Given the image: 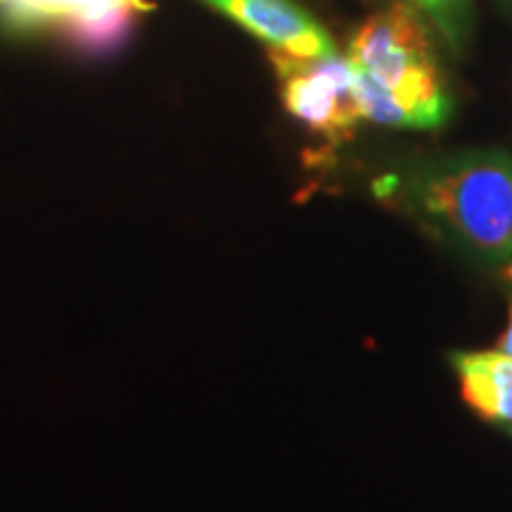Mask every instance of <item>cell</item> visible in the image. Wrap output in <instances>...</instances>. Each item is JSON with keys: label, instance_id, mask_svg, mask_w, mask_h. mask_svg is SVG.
Instances as JSON below:
<instances>
[{"label": "cell", "instance_id": "6da1fadb", "mask_svg": "<svg viewBox=\"0 0 512 512\" xmlns=\"http://www.w3.org/2000/svg\"><path fill=\"white\" fill-rule=\"evenodd\" d=\"M347 57L384 83L389 126L437 128L451 114L430 27L411 5L394 3L368 17L351 38Z\"/></svg>", "mask_w": 512, "mask_h": 512}, {"label": "cell", "instance_id": "7a4b0ae2", "mask_svg": "<svg viewBox=\"0 0 512 512\" xmlns=\"http://www.w3.org/2000/svg\"><path fill=\"white\" fill-rule=\"evenodd\" d=\"M411 197L425 216L489 261H512V159L477 150L422 166Z\"/></svg>", "mask_w": 512, "mask_h": 512}, {"label": "cell", "instance_id": "3957f363", "mask_svg": "<svg viewBox=\"0 0 512 512\" xmlns=\"http://www.w3.org/2000/svg\"><path fill=\"white\" fill-rule=\"evenodd\" d=\"M271 60L283 79V102L292 117L335 143L354 133L363 114L349 57H294L271 48Z\"/></svg>", "mask_w": 512, "mask_h": 512}, {"label": "cell", "instance_id": "277c9868", "mask_svg": "<svg viewBox=\"0 0 512 512\" xmlns=\"http://www.w3.org/2000/svg\"><path fill=\"white\" fill-rule=\"evenodd\" d=\"M245 27L273 50L294 57L335 53L328 31L292 0H202Z\"/></svg>", "mask_w": 512, "mask_h": 512}, {"label": "cell", "instance_id": "5b68a950", "mask_svg": "<svg viewBox=\"0 0 512 512\" xmlns=\"http://www.w3.org/2000/svg\"><path fill=\"white\" fill-rule=\"evenodd\" d=\"M460 394L479 418L512 425V358L503 351H467L451 356Z\"/></svg>", "mask_w": 512, "mask_h": 512}, {"label": "cell", "instance_id": "8992f818", "mask_svg": "<svg viewBox=\"0 0 512 512\" xmlns=\"http://www.w3.org/2000/svg\"><path fill=\"white\" fill-rule=\"evenodd\" d=\"M138 8H114L98 15H76L60 19V27L67 31L76 46L91 50V53H105L112 50L117 43L124 41L128 31L133 27V17Z\"/></svg>", "mask_w": 512, "mask_h": 512}, {"label": "cell", "instance_id": "52a82bcc", "mask_svg": "<svg viewBox=\"0 0 512 512\" xmlns=\"http://www.w3.org/2000/svg\"><path fill=\"white\" fill-rule=\"evenodd\" d=\"M403 3L430 19L453 53H463L475 27L472 0H403Z\"/></svg>", "mask_w": 512, "mask_h": 512}, {"label": "cell", "instance_id": "ba28073f", "mask_svg": "<svg viewBox=\"0 0 512 512\" xmlns=\"http://www.w3.org/2000/svg\"><path fill=\"white\" fill-rule=\"evenodd\" d=\"M498 351H503V354H508L512 358V304H510V320H508V328H505V332L501 335V339H498L496 344Z\"/></svg>", "mask_w": 512, "mask_h": 512}, {"label": "cell", "instance_id": "9c48e42d", "mask_svg": "<svg viewBox=\"0 0 512 512\" xmlns=\"http://www.w3.org/2000/svg\"><path fill=\"white\" fill-rule=\"evenodd\" d=\"M503 275H505V280H508V283L512 285V261H508V264H505Z\"/></svg>", "mask_w": 512, "mask_h": 512}, {"label": "cell", "instance_id": "30bf717a", "mask_svg": "<svg viewBox=\"0 0 512 512\" xmlns=\"http://www.w3.org/2000/svg\"><path fill=\"white\" fill-rule=\"evenodd\" d=\"M498 3H501L508 12H512V0H498Z\"/></svg>", "mask_w": 512, "mask_h": 512}]
</instances>
